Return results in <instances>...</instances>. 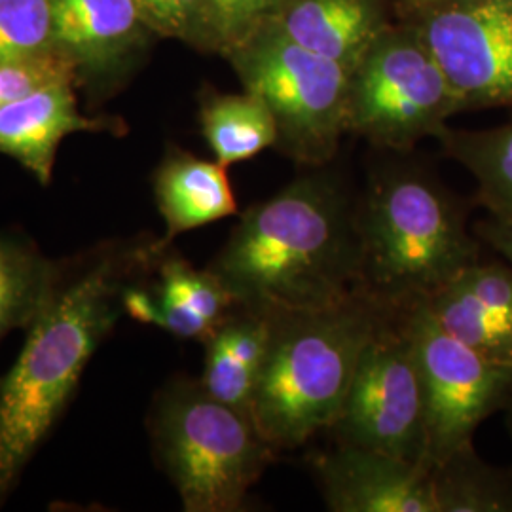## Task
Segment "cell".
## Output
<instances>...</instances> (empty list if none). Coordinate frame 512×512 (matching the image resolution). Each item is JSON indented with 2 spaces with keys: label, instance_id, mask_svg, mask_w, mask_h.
Listing matches in <instances>:
<instances>
[{
  "label": "cell",
  "instance_id": "cell-24",
  "mask_svg": "<svg viewBox=\"0 0 512 512\" xmlns=\"http://www.w3.org/2000/svg\"><path fill=\"white\" fill-rule=\"evenodd\" d=\"M63 80H71V65L57 55L40 52L21 61L0 63V109Z\"/></svg>",
  "mask_w": 512,
  "mask_h": 512
},
{
  "label": "cell",
  "instance_id": "cell-22",
  "mask_svg": "<svg viewBox=\"0 0 512 512\" xmlns=\"http://www.w3.org/2000/svg\"><path fill=\"white\" fill-rule=\"evenodd\" d=\"M440 139L475 177L476 202L490 217L512 220V124L486 131L444 129Z\"/></svg>",
  "mask_w": 512,
  "mask_h": 512
},
{
  "label": "cell",
  "instance_id": "cell-20",
  "mask_svg": "<svg viewBox=\"0 0 512 512\" xmlns=\"http://www.w3.org/2000/svg\"><path fill=\"white\" fill-rule=\"evenodd\" d=\"M50 6L52 37L86 59L116 52L141 18L133 0H50Z\"/></svg>",
  "mask_w": 512,
  "mask_h": 512
},
{
  "label": "cell",
  "instance_id": "cell-28",
  "mask_svg": "<svg viewBox=\"0 0 512 512\" xmlns=\"http://www.w3.org/2000/svg\"><path fill=\"white\" fill-rule=\"evenodd\" d=\"M503 414H505V423H507V429H509V435H511L512 439V401Z\"/></svg>",
  "mask_w": 512,
  "mask_h": 512
},
{
  "label": "cell",
  "instance_id": "cell-29",
  "mask_svg": "<svg viewBox=\"0 0 512 512\" xmlns=\"http://www.w3.org/2000/svg\"><path fill=\"white\" fill-rule=\"evenodd\" d=\"M260 2H262V4H264V6H266V8H270V6H274L275 2H277V0H260Z\"/></svg>",
  "mask_w": 512,
  "mask_h": 512
},
{
  "label": "cell",
  "instance_id": "cell-13",
  "mask_svg": "<svg viewBox=\"0 0 512 512\" xmlns=\"http://www.w3.org/2000/svg\"><path fill=\"white\" fill-rule=\"evenodd\" d=\"M124 310L141 323L156 325L183 340H205L236 306L207 268L196 270L181 256H160L154 287H128Z\"/></svg>",
  "mask_w": 512,
  "mask_h": 512
},
{
  "label": "cell",
  "instance_id": "cell-18",
  "mask_svg": "<svg viewBox=\"0 0 512 512\" xmlns=\"http://www.w3.org/2000/svg\"><path fill=\"white\" fill-rule=\"evenodd\" d=\"M61 277L57 266L16 234H0V340L29 329L52 300Z\"/></svg>",
  "mask_w": 512,
  "mask_h": 512
},
{
  "label": "cell",
  "instance_id": "cell-21",
  "mask_svg": "<svg viewBox=\"0 0 512 512\" xmlns=\"http://www.w3.org/2000/svg\"><path fill=\"white\" fill-rule=\"evenodd\" d=\"M203 135L222 165L255 158L277 143V126L266 103L255 93L220 95L202 109Z\"/></svg>",
  "mask_w": 512,
  "mask_h": 512
},
{
  "label": "cell",
  "instance_id": "cell-8",
  "mask_svg": "<svg viewBox=\"0 0 512 512\" xmlns=\"http://www.w3.org/2000/svg\"><path fill=\"white\" fill-rule=\"evenodd\" d=\"M456 110L458 97L423 42L374 44L349 78L348 129L382 147L440 137Z\"/></svg>",
  "mask_w": 512,
  "mask_h": 512
},
{
  "label": "cell",
  "instance_id": "cell-17",
  "mask_svg": "<svg viewBox=\"0 0 512 512\" xmlns=\"http://www.w3.org/2000/svg\"><path fill=\"white\" fill-rule=\"evenodd\" d=\"M277 27L353 73L376 42L378 14L368 0H293Z\"/></svg>",
  "mask_w": 512,
  "mask_h": 512
},
{
  "label": "cell",
  "instance_id": "cell-6",
  "mask_svg": "<svg viewBox=\"0 0 512 512\" xmlns=\"http://www.w3.org/2000/svg\"><path fill=\"white\" fill-rule=\"evenodd\" d=\"M239 71L274 116L275 145L302 164H327L348 129V69L275 27L239 57Z\"/></svg>",
  "mask_w": 512,
  "mask_h": 512
},
{
  "label": "cell",
  "instance_id": "cell-9",
  "mask_svg": "<svg viewBox=\"0 0 512 512\" xmlns=\"http://www.w3.org/2000/svg\"><path fill=\"white\" fill-rule=\"evenodd\" d=\"M414 340L427 397V465L473 442L482 421L512 401V366L499 365L442 329L425 304L397 311Z\"/></svg>",
  "mask_w": 512,
  "mask_h": 512
},
{
  "label": "cell",
  "instance_id": "cell-30",
  "mask_svg": "<svg viewBox=\"0 0 512 512\" xmlns=\"http://www.w3.org/2000/svg\"><path fill=\"white\" fill-rule=\"evenodd\" d=\"M423 2H427V0H423Z\"/></svg>",
  "mask_w": 512,
  "mask_h": 512
},
{
  "label": "cell",
  "instance_id": "cell-7",
  "mask_svg": "<svg viewBox=\"0 0 512 512\" xmlns=\"http://www.w3.org/2000/svg\"><path fill=\"white\" fill-rule=\"evenodd\" d=\"M327 431L336 444L427 465L425 385L414 340L399 313L387 317L366 344L342 408Z\"/></svg>",
  "mask_w": 512,
  "mask_h": 512
},
{
  "label": "cell",
  "instance_id": "cell-3",
  "mask_svg": "<svg viewBox=\"0 0 512 512\" xmlns=\"http://www.w3.org/2000/svg\"><path fill=\"white\" fill-rule=\"evenodd\" d=\"M359 281L387 310L425 304L482 258L469 211L446 186L416 167L378 171L357 200Z\"/></svg>",
  "mask_w": 512,
  "mask_h": 512
},
{
  "label": "cell",
  "instance_id": "cell-14",
  "mask_svg": "<svg viewBox=\"0 0 512 512\" xmlns=\"http://www.w3.org/2000/svg\"><path fill=\"white\" fill-rule=\"evenodd\" d=\"M95 126L78 114L71 80L55 82L0 109V152L16 158L40 183L48 184L61 139Z\"/></svg>",
  "mask_w": 512,
  "mask_h": 512
},
{
  "label": "cell",
  "instance_id": "cell-31",
  "mask_svg": "<svg viewBox=\"0 0 512 512\" xmlns=\"http://www.w3.org/2000/svg\"><path fill=\"white\" fill-rule=\"evenodd\" d=\"M511 2H512V0H511Z\"/></svg>",
  "mask_w": 512,
  "mask_h": 512
},
{
  "label": "cell",
  "instance_id": "cell-19",
  "mask_svg": "<svg viewBox=\"0 0 512 512\" xmlns=\"http://www.w3.org/2000/svg\"><path fill=\"white\" fill-rule=\"evenodd\" d=\"M437 512H512V465L480 458L469 442L431 467Z\"/></svg>",
  "mask_w": 512,
  "mask_h": 512
},
{
  "label": "cell",
  "instance_id": "cell-15",
  "mask_svg": "<svg viewBox=\"0 0 512 512\" xmlns=\"http://www.w3.org/2000/svg\"><path fill=\"white\" fill-rule=\"evenodd\" d=\"M270 340V315L234 306L205 340L200 384L220 403L251 416Z\"/></svg>",
  "mask_w": 512,
  "mask_h": 512
},
{
  "label": "cell",
  "instance_id": "cell-10",
  "mask_svg": "<svg viewBox=\"0 0 512 512\" xmlns=\"http://www.w3.org/2000/svg\"><path fill=\"white\" fill-rule=\"evenodd\" d=\"M421 42L461 109L512 105L511 0H467L439 10Z\"/></svg>",
  "mask_w": 512,
  "mask_h": 512
},
{
  "label": "cell",
  "instance_id": "cell-16",
  "mask_svg": "<svg viewBox=\"0 0 512 512\" xmlns=\"http://www.w3.org/2000/svg\"><path fill=\"white\" fill-rule=\"evenodd\" d=\"M156 202L165 222V238L158 239L164 251L184 232L238 213L226 165L205 162L190 154L171 156L160 167Z\"/></svg>",
  "mask_w": 512,
  "mask_h": 512
},
{
  "label": "cell",
  "instance_id": "cell-4",
  "mask_svg": "<svg viewBox=\"0 0 512 512\" xmlns=\"http://www.w3.org/2000/svg\"><path fill=\"white\" fill-rule=\"evenodd\" d=\"M393 313L355 289L323 308L270 315L251 418L272 448L296 450L329 429L363 349Z\"/></svg>",
  "mask_w": 512,
  "mask_h": 512
},
{
  "label": "cell",
  "instance_id": "cell-12",
  "mask_svg": "<svg viewBox=\"0 0 512 512\" xmlns=\"http://www.w3.org/2000/svg\"><path fill=\"white\" fill-rule=\"evenodd\" d=\"M425 308L463 344L512 366V266L476 260L433 294Z\"/></svg>",
  "mask_w": 512,
  "mask_h": 512
},
{
  "label": "cell",
  "instance_id": "cell-27",
  "mask_svg": "<svg viewBox=\"0 0 512 512\" xmlns=\"http://www.w3.org/2000/svg\"><path fill=\"white\" fill-rule=\"evenodd\" d=\"M473 230L476 238L482 241V245L490 247L509 266H512V220L488 217V219L478 220Z\"/></svg>",
  "mask_w": 512,
  "mask_h": 512
},
{
  "label": "cell",
  "instance_id": "cell-25",
  "mask_svg": "<svg viewBox=\"0 0 512 512\" xmlns=\"http://www.w3.org/2000/svg\"><path fill=\"white\" fill-rule=\"evenodd\" d=\"M139 16L165 35H186L209 8L207 0H133Z\"/></svg>",
  "mask_w": 512,
  "mask_h": 512
},
{
  "label": "cell",
  "instance_id": "cell-23",
  "mask_svg": "<svg viewBox=\"0 0 512 512\" xmlns=\"http://www.w3.org/2000/svg\"><path fill=\"white\" fill-rule=\"evenodd\" d=\"M50 37V0H0V63L40 54Z\"/></svg>",
  "mask_w": 512,
  "mask_h": 512
},
{
  "label": "cell",
  "instance_id": "cell-5",
  "mask_svg": "<svg viewBox=\"0 0 512 512\" xmlns=\"http://www.w3.org/2000/svg\"><path fill=\"white\" fill-rule=\"evenodd\" d=\"M150 433L165 475L186 512H238L279 454L255 421L179 378L158 395Z\"/></svg>",
  "mask_w": 512,
  "mask_h": 512
},
{
  "label": "cell",
  "instance_id": "cell-2",
  "mask_svg": "<svg viewBox=\"0 0 512 512\" xmlns=\"http://www.w3.org/2000/svg\"><path fill=\"white\" fill-rule=\"evenodd\" d=\"M165 251L158 241L109 251L69 281L29 327L16 365L0 382V505L48 437L120 311L128 279Z\"/></svg>",
  "mask_w": 512,
  "mask_h": 512
},
{
  "label": "cell",
  "instance_id": "cell-26",
  "mask_svg": "<svg viewBox=\"0 0 512 512\" xmlns=\"http://www.w3.org/2000/svg\"><path fill=\"white\" fill-rule=\"evenodd\" d=\"M211 14L226 35H239L245 27L260 16L266 6L260 0H207Z\"/></svg>",
  "mask_w": 512,
  "mask_h": 512
},
{
  "label": "cell",
  "instance_id": "cell-11",
  "mask_svg": "<svg viewBox=\"0 0 512 512\" xmlns=\"http://www.w3.org/2000/svg\"><path fill=\"white\" fill-rule=\"evenodd\" d=\"M310 469L329 511L437 512L425 463L336 444L310 456Z\"/></svg>",
  "mask_w": 512,
  "mask_h": 512
},
{
  "label": "cell",
  "instance_id": "cell-1",
  "mask_svg": "<svg viewBox=\"0 0 512 512\" xmlns=\"http://www.w3.org/2000/svg\"><path fill=\"white\" fill-rule=\"evenodd\" d=\"M357 200L327 173L249 207L207 270L234 304L266 315L348 298L359 281Z\"/></svg>",
  "mask_w": 512,
  "mask_h": 512
}]
</instances>
